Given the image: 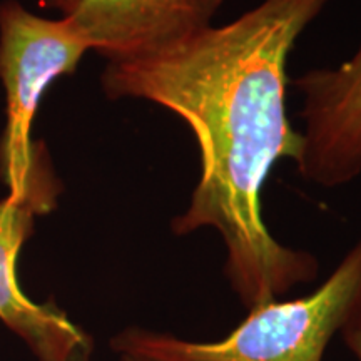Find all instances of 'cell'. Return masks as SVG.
Returning <instances> with one entry per match:
<instances>
[{"instance_id":"obj_1","label":"cell","mask_w":361,"mask_h":361,"mask_svg":"<svg viewBox=\"0 0 361 361\" xmlns=\"http://www.w3.org/2000/svg\"><path fill=\"white\" fill-rule=\"evenodd\" d=\"M328 0H263L226 25L139 57L109 61L111 99H142L183 119L201 173L173 233H219L224 273L247 311L278 301L318 274L306 251L283 246L263 219V188L278 161H300L303 134L286 111L288 57Z\"/></svg>"},{"instance_id":"obj_2","label":"cell","mask_w":361,"mask_h":361,"mask_svg":"<svg viewBox=\"0 0 361 361\" xmlns=\"http://www.w3.org/2000/svg\"><path fill=\"white\" fill-rule=\"evenodd\" d=\"M361 316V238L318 290L250 310L219 341L129 328L112 338L121 361H323L331 338Z\"/></svg>"},{"instance_id":"obj_3","label":"cell","mask_w":361,"mask_h":361,"mask_svg":"<svg viewBox=\"0 0 361 361\" xmlns=\"http://www.w3.org/2000/svg\"><path fill=\"white\" fill-rule=\"evenodd\" d=\"M85 52L89 45L66 17L44 19L17 0L0 4V82L7 101L0 178L11 194L57 191L51 168L30 139V128L49 85L72 74Z\"/></svg>"},{"instance_id":"obj_4","label":"cell","mask_w":361,"mask_h":361,"mask_svg":"<svg viewBox=\"0 0 361 361\" xmlns=\"http://www.w3.org/2000/svg\"><path fill=\"white\" fill-rule=\"evenodd\" d=\"M301 94L303 154L298 173L316 186L340 188L361 176V44L348 61L295 80Z\"/></svg>"},{"instance_id":"obj_5","label":"cell","mask_w":361,"mask_h":361,"mask_svg":"<svg viewBox=\"0 0 361 361\" xmlns=\"http://www.w3.org/2000/svg\"><path fill=\"white\" fill-rule=\"evenodd\" d=\"M57 191H27L0 201V322L39 361H89L92 340L54 303H37L22 291L17 259L35 216L56 207Z\"/></svg>"},{"instance_id":"obj_6","label":"cell","mask_w":361,"mask_h":361,"mask_svg":"<svg viewBox=\"0 0 361 361\" xmlns=\"http://www.w3.org/2000/svg\"><path fill=\"white\" fill-rule=\"evenodd\" d=\"M223 0H75L67 20L109 61L139 57L213 25Z\"/></svg>"},{"instance_id":"obj_7","label":"cell","mask_w":361,"mask_h":361,"mask_svg":"<svg viewBox=\"0 0 361 361\" xmlns=\"http://www.w3.org/2000/svg\"><path fill=\"white\" fill-rule=\"evenodd\" d=\"M343 338H345L346 346H348L355 358L361 361V316L356 322H353L350 326L343 329Z\"/></svg>"},{"instance_id":"obj_8","label":"cell","mask_w":361,"mask_h":361,"mask_svg":"<svg viewBox=\"0 0 361 361\" xmlns=\"http://www.w3.org/2000/svg\"><path fill=\"white\" fill-rule=\"evenodd\" d=\"M42 2L51 7H56L57 11L62 12V16H66V13L71 11V7L74 6L75 0H42Z\"/></svg>"}]
</instances>
